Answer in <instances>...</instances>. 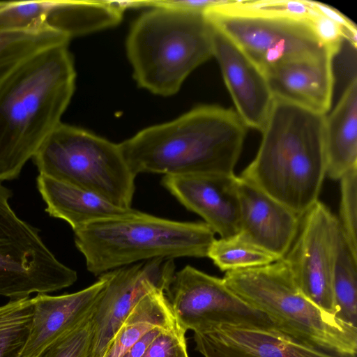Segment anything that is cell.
Instances as JSON below:
<instances>
[{
  "label": "cell",
  "instance_id": "obj_1",
  "mask_svg": "<svg viewBox=\"0 0 357 357\" xmlns=\"http://www.w3.org/2000/svg\"><path fill=\"white\" fill-rule=\"evenodd\" d=\"M68 46L33 55L0 88V182L16 178L61 123L76 79Z\"/></svg>",
  "mask_w": 357,
  "mask_h": 357
},
{
  "label": "cell",
  "instance_id": "obj_2",
  "mask_svg": "<svg viewBox=\"0 0 357 357\" xmlns=\"http://www.w3.org/2000/svg\"><path fill=\"white\" fill-rule=\"evenodd\" d=\"M247 127L231 109L205 105L119 144L132 172L232 175Z\"/></svg>",
  "mask_w": 357,
  "mask_h": 357
},
{
  "label": "cell",
  "instance_id": "obj_3",
  "mask_svg": "<svg viewBox=\"0 0 357 357\" xmlns=\"http://www.w3.org/2000/svg\"><path fill=\"white\" fill-rule=\"evenodd\" d=\"M325 116L275 98L257 153L239 177L302 217L326 176Z\"/></svg>",
  "mask_w": 357,
  "mask_h": 357
},
{
  "label": "cell",
  "instance_id": "obj_4",
  "mask_svg": "<svg viewBox=\"0 0 357 357\" xmlns=\"http://www.w3.org/2000/svg\"><path fill=\"white\" fill-rule=\"evenodd\" d=\"M126 52L139 87L173 96L196 68L213 56V27L203 13L155 7L132 24Z\"/></svg>",
  "mask_w": 357,
  "mask_h": 357
},
{
  "label": "cell",
  "instance_id": "obj_5",
  "mask_svg": "<svg viewBox=\"0 0 357 357\" xmlns=\"http://www.w3.org/2000/svg\"><path fill=\"white\" fill-rule=\"evenodd\" d=\"M222 279L281 333L331 354L356 357L357 327L307 299L284 258L262 266L227 271Z\"/></svg>",
  "mask_w": 357,
  "mask_h": 357
},
{
  "label": "cell",
  "instance_id": "obj_6",
  "mask_svg": "<svg viewBox=\"0 0 357 357\" xmlns=\"http://www.w3.org/2000/svg\"><path fill=\"white\" fill-rule=\"evenodd\" d=\"M75 233L87 270L95 275L158 258L207 257L215 232L203 222H181L144 213L88 224Z\"/></svg>",
  "mask_w": 357,
  "mask_h": 357
},
{
  "label": "cell",
  "instance_id": "obj_7",
  "mask_svg": "<svg viewBox=\"0 0 357 357\" xmlns=\"http://www.w3.org/2000/svg\"><path fill=\"white\" fill-rule=\"evenodd\" d=\"M31 159L39 174L93 192L115 205L131 207L136 176L119 144L61 122Z\"/></svg>",
  "mask_w": 357,
  "mask_h": 357
},
{
  "label": "cell",
  "instance_id": "obj_8",
  "mask_svg": "<svg viewBox=\"0 0 357 357\" xmlns=\"http://www.w3.org/2000/svg\"><path fill=\"white\" fill-rule=\"evenodd\" d=\"M11 197L0 182V296L15 300L73 284L77 272L59 261L38 229L15 213Z\"/></svg>",
  "mask_w": 357,
  "mask_h": 357
},
{
  "label": "cell",
  "instance_id": "obj_9",
  "mask_svg": "<svg viewBox=\"0 0 357 357\" xmlns=\"http://www.w3.org/2000/svg\"><path fill=\"white\" fill-rule=\"evenodd\" d=\"M165 294L185 331L202 332L222 325L278 331L267 316L231 291L222 278L190 265L175 272Z\"/></svg>",
  "mask_w": 357,
  "mask_h": 357
},
{
  "label": "cell",
  "instance_id": "obj_10",
  "mask_svg": "<svg viewBox=\"0 0 357 357\" xmlns=\"http://www.w3.org/2000/svg\"><path fill=\"white\" fill-rule=\"evenodd\" d=\"M221 4L205 11L206 17L263 72L294 58L326 52L336 54L321 42L307 22L278 15L229 11L221 8Z\"/></svg>",
  "mask_w": 357,
  "mask_h": 357
},
{
  "label": "cell",
  "instance_id": "obj_11",
  "mask_svg": "<svg viewBox=\"0 0 357 357\" xmlns=\"http://www.w3.org/2000/svg\"><path fill=\"white\" fill-rule=\"evenodd\" d=\"M340 234L337 218L318 200L301 217L295 240L284 257L301 293L335 316L333 278Z\"/></svg>",
  "mask_w": 357,
  "mask_h": 357
},
{
  "label": "cell",
  "instance_id": "obj_12",
  "mask_svg": "<svg viewBox=\"0 0 357 357\" xmlns=\"http://www.w3.org/2000/svg\"><path fill=\"white\" fill-rule=\"evenodd\" d=\"M175 273L173 259L158 258L104 273L106 284L91 317V357H102L135 305L155 289L167 291Z\"/></svg>",
  "mask_w": 357,
  "mask_h": 357
},
{
  "label": "cell",
  "instance_id": "obj_13",
  "mask_svg": "<svg viewBox=\"0 0 357 357\" xmlns=\"http://www.w3.org/2000/svg\"><path fill=\"white\" fill-rule=\"evenodd\" d=\"M212 27L213 56L220 65L236 112L247 128L261 132L275 100L266 77L228 36L213 25Z\"/></svg>",
  "mask_w": 357,
  "mask_h": 357
},
{
  "label": "cell",
  "instance_id": "obj_14",
  "mask_svg": "<svg viewBox=\"0 0 357 357\" xmlns=\"http://www.w3.org/2000/svg\"><path fill=\"white\" fill-rule=\"evenodd\" d=\"M235 174L165 175L161 183L181 204L201 216L221 238L240 232Z\"/></svg>",
  "mask_w": 357,
  "mask_h": 357
},
{
  "label": "cell",
  "instance_id": "obj_15",
  "mask_svg": "<svg viewBox=\"0 0 357 357\" xmlns=\"http://www.w3.org/2000/svg\"><path fill=\"white\" fill-rule=\"evenodd\" d=\"M194 340L204 357H342L275 330L222 325L195 332Z\"/></svg>",
  "mask_w": 357,
  "mask_h": 357
},
{
  "label": "cell",
  "instance_id": "obj_16",
  "mask_svg": "<svg viewBox=\"0 0 357 357\" xmlns=\"http://www.w3.org/2000/svg\"><path fill=\"white\" fill-rule=\"evenodd\" d=\"M329 52L282 61L264 73L274 98L326 114L331 105L334 77Z\"/></svg>",
  "mask_w": 357,
  "mask_h": 357
},
{
  "label": "cell",
  "instance_id": "obj_17",
  "mask_svg": "<svg viewBox=\"0 0 357 357\" xmlns=\"http://www.w3.org/2000/svg\"><path fill=\"white\" fill-rule=\"evenodd\" d=\"M106 284L104 273L98 280L79 291L50 296L38 294L26 344L20 357H38L62 335L90 319Z\"/></svg>",
  "mask_w": 357,
  "mask_h": 357
},
{
  "label": "cell",
  "instance_id": "obj_18",
  "mask_svg": "<svg viewBox=\"0 0 357 357\" xmlns=\"http://www.w3.org/2000/svg\"><path fill=\"white\" fill-rule=\"evenodd\" d=\"M240 232L243 237L282 259L297 235L301 217L237 176Z\"/></svg>",
  "mask_w": 357,
  "mask_h": 357
},
{
  "label": "cell",
  "instance_id": "obj_19",
  "mask_svg": "<svg viewBox=\"0 0 357 357\" xmlns=\"http://www.w3.org/2000/svg\"><path fill=\"white\" fill-rule=\"evenodd\" d=\"M37 187L52 217L67 222L73 231L109 219L132 218L144 212L114 204L89 190L39 174Z\"/></svg>",
  "mask_w": 357,
  "mask_h": 357
},
{
  "label": "cell",
  "instance_id": "obj_20",
  "mask_svg": "<svg viewBox=\"0 0 357 357\" xmlns=\"http://www.w3.org/2000/svg\"><path fill=\"white\" fill-rule=\"evenodd\" d=\"M326 175L340 178L357 166V79L349 82L335 109L325 116Z\"/></svg>",
  "mask_w": 357,
  "mask_h": 357
},
{
  "label": "cell",
  "instance_id": "obj_21",
  "mask_svg": "<svg viewBox=\"0 0 357 357\" xmlns=\"http://www.w3.org/2000/svg\"><path fill=\"white\" fill-rule=\"evenodd\" d=\"M73 1H0V33L52 30L72 38Z\"/></svg>",
  "mask_w": 357,
  "mask_h": 357
},
{
  "label": "cell",
  "instance_id": "obj_22",
  "mask_svg": "<svg viewBox=\"0 0 357 357\" xmlns=\"http://www.w3.org/2000/svg\"><path fill=\"white\" fill-rule=\"evenodd\" d=\"M155 327L171 330L180 327L162 289L142 297L120 327L102 357H121L146 333Z\"/></svg>",
  "mask_w": 357,
  "mask_h": 357
},
{
  "label": "cell",
  "instance_id": "obj_23",
  "mask_svg": "<svg viewBox=\"0 0 357 357\" xmlns=\"http://www.w3.org/2000/svg\"><path fill=\"white\" fill-rule=\"evenodd\" d=\"M70 40L52 30L0 33V88L29 58L48 47L68 44Z\"/></svg>",
  "mask_w": 357,
  "mask_h": 357
},
{
  "label": "cell",
  "instance_id": "obj_24",
  "mask_svg": "<svg viewBox=\"0 0 357 357\" xmlns=\"http://www.w3.org/2000/svg\"><path fill=\"white\" fill-rule=\"evenodd\" d=\"M207 257L225 272L262 266L281 259L241 234L215 239L208 248Z\"/></svg>",
  "mask_w": 357,
  "mask_h": 357
},
{
  "label": "cell",
  "instance_id": "obj_25",
  "mask_svg": "<svg viewBox=\"0 0 357 357\" xmlns=\"http://www.w3.org/2000/svg\"><path fill=\"white\" fill-rule=\"evenodd\" d=\"M357 258L340 230L333 278L336 317L357 327Z\"/></svg>",
  "mask_w": 357,
  "mask_h": 357
},
{
  "label": "cell",
  "instance_id": "obj_26",
  "mask_svg": "<svg viewBox=\"0 0 357 357\" xmlns=\"http://www.w3.org/2000/svg\"><path fill=\"white\" fill-rule=\"evenodd\" d=\"M33 298L10 300L0 305V357H20L33 317Z\"/></svg>",
  "mask_w": 357,
  "mask_h": 357
},
{
  "label": "cell",
  "instance_id": "obj_27",
  "mask_svg": "<svg viewBox=\"0 0 357 357\" xmlns=\"http://www.w3.org/2000/svg\"><path fill=\"white\" fill-rule=\"evenodd\" d=\"M340 181L338 223L353 255L357 258V166L346 172Z\"/></svg>",
  "mask_w": 357,
  "mask_h": 357
},
{
  "label": "cell",
  "instance_id": "obj_28",
  "mask_svg": "<svg viewBox=\"0 0 357 357\" xmlns=\"http://www.w3.org/2000/svg\"><path fill=\"white\" fill-rule=\"evenodd\" d=\"M91 317L55 340L38 357H91L93 337Z\"/></svg>",
  "mask_w": 357,
  "mask_h": 357
},
{
  "label": "cell",
  "instance_id": "obj_29",
  "mask_svg": "<svg viewBox=\"0 0 357 357\" xmlns=\"http://www.w3.org/2000/svg\"><path fill=\"white\" fill-rule=\"evenodd\" d=\"M185 332L181 327L161 331L142 357H189Z\"/></svg>",
  "mask_w": 357,
  "mask_h": 357
},
{
  "label": "cell",
  "instance_id": "obj_30",
  "mask_svg": "<svg viewBox=\"0 0 357 357\" xmlns=\"http://www.w3.org/2000/svg\"><path fill=\"white\" fill-rule=\"evenodd\" d=\"M162 329L155 327L146 333L131 348H130L121 357H142L153 340L160 333Z\"/></svg>",
  "mask_w": 357,
  "mask_h": 357
}]
</instances>
